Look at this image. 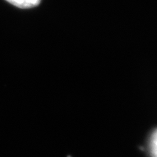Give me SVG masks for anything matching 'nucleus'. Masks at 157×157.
I'll use <instances>...</instances> for the list:
<instances>
[{
  "instance_id": "nucleus-1",
  "label": "nucleus",
  "mask_w": 157,
  "mask_h": 157,
  "mask_svg": "<svg viewBox=\"0 0 157 157\" xmlns=\"http://www.w3.org/2000/svg\"><path fill=\"white\" fill-rule=\"evenodd\" d=\"M13 6L20 9H32L38 6L41 0H6Z\"/></svg>"
},
{
  "instance_id": "nucleus-2",
  "label": "nucleus",
  "mask_w": 157,
  "mask_h": 157,
  "mask_svg": "<svg viewBox=\"0 0 157 157\" xmlns=\"http://www.w3.org/2000/svg\"><path fill=\"white\" fill-rule=\"evenodd\" d=\"M150 151L153 157H157V129L152 134L150 138Z\"/></svg>"
}]
</instances>
